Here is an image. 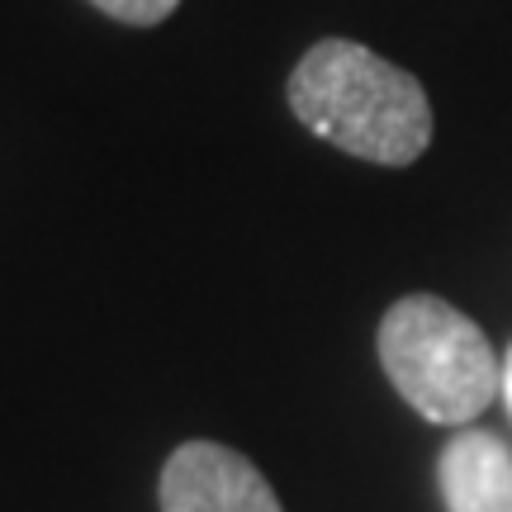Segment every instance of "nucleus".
<instances>
[{"mask_svg": "<svg viewBox=\"0 0 512 512\" xmlns=\"http://www.w3.org/2000/svg\"><path fill=\"white\" fill-rule=\"evenodd\" d=\"M446 512H512V451L494 432H456L437 465Z\"/></svg>", "mask_w": 512, "mask_h": 512, "instance_id": "obj_4", "label": "nucleus"}, {"mask_svg": "<svg viewBox=\"0 0 512 512\" xmlns=\"http://www.w3.org/2000/svg\"><path fill=\"white\" fill-rule=\"evenodd\" d=\"M380 366L403 399L441 427H465L503 389L489 337L437 294H408L380 318Z\"/></svg>", "mask_w": 512, "mask_h": 512, "instance_id": "obj_2", "label": "nucleus"}, {"mask_svg": "<svg viewBox=\"0 0 512 512\" xmlns=\"http://www.w3.org/2000/svg\"><path fill=\"white\" fill-rule=\"evenodd\" d=\"M162 512H285L266 475L219 441H185L162 470Z\"/></svg>", "mask_w": 512, "mask_h": 512, "instance_id": "obj_3", "label": "nucleus"}, {"mask_svg": "<svg viewBox=\"0 0 512 512\" xmlns=\"http://www.w3.org/2000/svg\"><path fill=\"white\" fill-rule=\"evenodd\" d=\"M95 10H105L110 19H119V24H138V29H147V24H162L181 0H91Z\"/></svg>", "mask_w": 512, "mask_h": 512, "instance_id": "obj_5", "label": "nucleus"}, {"mask_svg": "<svg viewBox=\"0 0 512 512\" xmlns=\"http://www.w3.org/2000/svg\"><path fill=\"white\" fill-rule=\"evenodd\" d=\"M503 399H508V408H512V351H508V366H503Z\"/></svg>", "mask_w": 512, "mask_h": 512, "instance_id": "obj_6", "label": "nucleus"}, {"mask_svg": "<svg viewBox=\"0 0 512 512\" xmlns=\"http://www.w3.org/2000/svg\"><path fill=\"white\" fill-rule=\"evenodd\" d=\"M290 110L323 143L375 166L418 162L432 143V105L418 76L351 38H323L299 57Z\"/></svg>", "mask_w": 512, "mask_h": 512, "instance_id": "obj_1", "label": "nucleus"}]
</instances>
